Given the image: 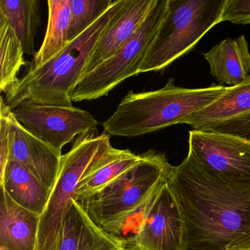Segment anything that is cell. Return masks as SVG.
<instances>
[{"label": "cell", "instance_id": "22", "mask_svg": "<svg viewBox=\"0 0 250 250\" xmlns=\"http://www.w3.org/2000/svg\"><path fill=\"white\" fill-rule=\"evenodd\" d=\"M113 2L112 0H71L69 42L93 25Z\"/></svg>", "mask_w": 250, "mask_h": 250}, {"label": "cell", "instance_id": "20", "mask_svg": "<svg viewBox=\"0 0 250 250\" xmlns=\"http://www.w3.org/2000/svg\"><path fill=\"white\" fill-rule=\"evenodd\" d=\"M142 159L143 154H135L129 150H121L115 157L82 181L76 195V201L80 203L97 194L138 165Z\"/></svg>", "mask_w": 250, "mask_h": 250}, {"label": "cell", "instance_id": "5", "mask_svg": "<svg viewBox=\"0 0 250 250\" xmlns=\"http://www.w3.org/2000/svg\"><path fill=\"white\" fill-rule=\"evenodd\" d=\"M172 167L165 155L149 150L132 169L79 203L96 225L115 238L125 222L145 206L169 177Z\"/></svg>", "mask_w": 250, "mask_h": 250}, {"label": "cell", "instance_id": "14", "mask_svg": "<svg viewBox=\"0 0 250 250\" xmlns=\"http://www.w3.org/2000/svg\"><path fill=\"white\" fill-rule=\"evenodd\" d=\"M157 0H130L99 41L83 77L115 55L135 34Z\"/></svg>", "mask_w": 250, "mask_h": 250}, {"label": "cell", "instance_id": "13", "mask_svg": "<svg viewBox=\"0 0 250 250\" xmlns=\"http://www.w3.org/2000/svg\"><path fill=\"white\" fill-rule=\"evenodd\" d=\"M55 250H125L124 244L96 225L73 200L58 234Z\"/></svg>", "mask_w": 250, "mask_h": 250}, {"label": "cell", "instance_id": "3", "mask_svg": "<svg viewBox=\"0 0 250 250\" xmlns=\"http://www.w3.org/2000/svg\"><path fill=\"white\" fill-rule=\"evenodd\" d=\"M226 88L222 85L184 88L175 85L172 78L163 88L154 91L131 90L102 124L104 133L135 137L182 124L188 117L213 103Z\"/></svg>", "mask_w": 250, "mask_h": 250}, {"label": "cell", "instance_id": "27", "mask_svg": "<svg viewBox=\"0 0 250 250\" xmlns=\"http://www.w3.org/2000/svg\"><path fill=\"white\" fill-rule=\"evenodd\" d=\"M0 250H7V249L3 248V247H0Z\"/></svg>", "mask_w": 250, "mask_h": 250}, {"label": "cell", "instance_id": "15", "mask_svg": "<svg viewBox=\"0 0 250 250\" xmlns=\"http://www.w3.org/2000/svg\"><path fill=\"white\" fill-rule=\"evenodd\" d=\"M0 188V247L36 250L42 215L21 207Z\"/></svg>", "mask_w": 250, "mask_h": 250}, {"label": "cell", "instance_id": "8", "mask_svg": "<svg viewBox=\"0 0 250 250\" xmlns=\"http://www.w3.org/2000/svg\"><path fill=\"white\" fill-rule=\"evenodd\" d=\"M12 112L28 132L61 154L65 145L76 137L97 129L99 124L90 112L74 106L24 102L12 109Z\"/></svg>", "mask_w": 250, "mask_h": 250}, {"label": "cell", "instance_id": "10", "mask_svg": "<svg viewBox=\"0 0 250 250\" xmlns=\"http://www.w3.org/2000/svg\"><path fill=\"white\" fill-rule=\"evenodd\" d=\"M188 154L228 181L250 183V142L232 136L189 131Z\"/></svg>", "mask_w": 250, "mask_h": 250}, {"label": "cell", "instance_id": "2", "mask_svg": "<svg viewBox=\"0 0 250 250\" xmlns=\"http://www.w3.org/2000/svg\"><path fill=\"white\" fill-rule=\"evenodd\" d=\"M130 0H114L109 9L50 61L29 69L5 92V104L14 109L24 102L73 106L72 96L99 41Z\"/></svg>", "mask_w": 250, "mask_h": 250}, {"label": "cell", "instance_id": "11", "mask_svg": "<svg viewBox=\"0 0 250 250\" xmlns=\"http://www.w3.org/2000/svg\"><path fill=\"white\" fill-rule=\"evenodd\" d=\"M182 124L194 131L232 136L250 142V76L226 90L208 106L191 115Z\"/></svg>", "mask_w": 250, "mask_h": 250}, {"label": "cell", "instance_id": "1", "mask_svg": "<svg viewBox=\"0 0 250 250\" xmlns=\"http://www.w3.org/2000/svg\"><path fill=\"white\" fill-rule=\"evenodd\" d=\"M168 181L182 213L186 250H226L250 233V183L223 179L188 153Z\"/></svg>", "mask_w": 250, "mask_h": 250}, {"label": "cell", "instance_id": "6", "mask_svg": "<svg viewBox=\"0 0 250 250\" xmlns=\"http://www.w3.org/2000/svg\"><path fill=\"white\" fill-rule=\"evenodd\" d=\"M227 0H169L167 11L140 73L158 71L191 50L222 22Z\"/></svg>", "mask_w": 250, "mask_h": 250}, {"label": "cell", "instance_id": "21", "mask_svg": "<svg viewBox=\"0 0 250 250\" xmlns=\"http://www.w3.org/2000/svg\"><path fill=\"white\" fill-rule=\"evenodd\" d=\"M24 49L20 39L5 18L0 16V90L5 93L20 79L21 68L26 65Z\"/></svg>", "mask_w": 250, "mask_h": 250}, {"label": "cell", "instance_id": "9", "mask_svg": "<svg viewBox=\"0 0 250 250\" xmlns=\"http://www.w3.org/2000/svg\"><path fill=\"white\" fill-rule=\"evenodd\" d=\"M168 178L149 199L138 229L125 248L186 250L184 219Z\"/></svg>", "mask_w": 250, "mask_h": 250}, {"label": "cell", "instance_id": "17", "mask_svg": "<svg viewBox=\"0 0 250 250\" xmlns=\"http://www.w3.org/2000/svg\"><path fill=\"white\" fill-rule=\"evenodd\" d=\"M0 187L21 207L42 215L51 193L27 168L14 160L8 161L0 175Z\"/></svg>", "mask_w": 250, "mask_h": 250}, {"label": "cell", "instance_id": "18", "mask_svg": "<svg viewBox=\"0 0 250 250\" xmlns=\"http://www.w3.org/2000/svg\"><path fill=\"white\" fill-rule=\"evenodd\" d=\"M49 20L44 40L33 58L30 69L50 61L65 47L71 27V0H49Z\"/></svg>", "mask_w": 250, "mask_h": 250}, {"label": "cell", "instance_id": "26", "mask_svg": "<svg viewBox=\"0 0 250 250\" xmlns=\"http://www.w3.org/2000/svg\"><path fill=\"white\" fill-rule=\"evenodd\" d=\"M125 250H137L134 248H125Z\"/></svg>", "mask_w": 250, "mask_h": 250}, {"label": "cell", "instance_id": "4", "mask_svg": "<svg viewBox=\"0 0 250 250\" xmlns=\"http://www.w3.org/2000/svg\"><path fill=\"white\" fill-rule=\"evenodd\" d=\"M110 136L91 130L77 137L71 150L62 155L58 179L47 206L41 216L36 250H55L61 225L76 200L80 183L120 153Z\"/></svg>", "mask_w": 250, "mask_h": 250}, {"label": "cell", "instance_id": "24", "mask_svg": "<svg viewBox=\"0 0 250 250\" xmlns=\"http://www.w3.org/2000/svg\"><path fill=\"white\" fill-rule=\"evenodd\" d=\"M250 249V232L236 242L229 246L228 249Z\"/></svg>", "mask_w": 250, "mask_h": 250}, {"label": "cell", "instance_id": "25", "mask_svg": "<svg viewBox=\"0 0 250 250\" xmlns=\"http://www.w3.org/2000/svg\"><path fill=\"white\" fill-rule=\"evenodd\" d=\"M250 250V249H226V250Z\"/></svg>", "mask_w": 250, "mask_h": 250}, {"label": "cell", "instance_id": "16", "mask_svg": "<svg viewBox=\"0 0 250 250\" xmlns=\"http://www.w3.org/2000/svg\"><path fill=\"white\" fill-rule=\"evenodd\" d=\"M210 74L220 84L235 87L244 83L250 74V53L245 36L227 39L204 55Z\"/></svg>", "mask_w": 250, "mask_h": 250}, {"label": "cell", "instance_id": "7", "mask_svg": "<svg viewBox=\"0 0 250 250\" xmlns=\"http://www.w3.org/2000/svg\"><path fill=\"white\" fill-rule=\"evenodd\" d=\"M169 0H157L135 34L115 55L83 77L72 96L73 102L96 100L140 74L142 65L167 11Z\"/></svg>", "mask_w": 250, "mask_h": 250}, {"label": "cell", "instance_id": "23", "mask_svg": "<svg viewBox=\"0 0 250 250\" xmlns=\"http://www.w3.org/2000/svg\"><path fill=\"white\" fill-rule=\"evenodd\" d=\"M222 21L250 24V0H227L222 13Z\"/></svg>", "mask_w": 250, "mask_h": 250}, {"label": "cell", "instance_id": "12", "mask_svg": "<svg viewBox=\"0 0 250 250\" xmlns=\"http://www.w3.org/2000/svg\"><path fill=\"white\" fill-rule=\"evenodd\" d=\"M8 121L11 134L9 160L27 168L52 192L59 175L62 155L28 132L16 119L12 109Z\"/></svg>", "mask_w": 250, "mask_h": 250}, {"label": "cell", "instance_id": "19", "mask_svg": "<svg viewBox=\"0 0 250 250\" xmlns=\"http://www.w3.org/2000/svg\"><path fill=\"white\" fill-rule=\"evenodd\" d=\"M0 16L8 21L22 44L24 53L36 56L35 39L40 24L37 0H0Z\"/></svg>", "mask_w": 250, "mask_h": 250}]
</instances>
